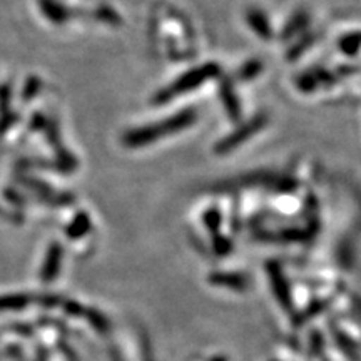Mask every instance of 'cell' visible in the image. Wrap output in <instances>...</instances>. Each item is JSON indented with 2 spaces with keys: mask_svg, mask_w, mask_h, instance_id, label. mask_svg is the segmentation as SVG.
Returning <instances> with one entry per match:
<instances>
[{
  "mask_svg": "<svg viewBox=\"0 0 361 361\" xmlns=\"http://www.w3.org/2000/svg\"><path fill=\"white\" fill-rule=\"evenodd\" d=\"M0 216H6V211H4L2 207H0Z\"/></svg>",
  "mask_w": 361,
  "mask_h": 361,
  "instance_id": "obj_2",
  "label": "cell"
},
{
  "mask_svg": "<svg viewBox=\"0 0 361 361\" xmlns=\"http://www.w3.org/2000/svg\"><path fill=\"white\" fill-rule=\"evenodd\" d=\"M57 266H59V247H54V250H51V252H49L47 261H45V268L42 271V276L45 281H49V279L56 276Z\"/></svg>",
  "mask_w": 361,
  "mask_h": 361,
  "instance_id": "obj_1",
  "label": "cell"
}]
</instances>
